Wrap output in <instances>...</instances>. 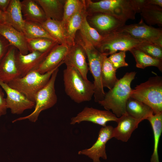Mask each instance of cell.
Here are the masks:
<instances>
[{"instance_id": "1", "label": "cell", "mask_w": 162, "mask_h": 162, "mask_svg": "<svg viewBox=\"0 0 162 162\" xmlns=\"http://www.w3.org/2000/svg\"><path fill=\"white\" fill-rule=\"evenodd\" d=\"M136 74L135 71L126 73L105 93L103 99L98 103L106 110H111L117 118L126 114V104L132 89L131 83Z\"/></svg>"}, {"instance_id": "2", "label": "cell", "mask_w": 162, "mask_h": 162, "mask_svg": "<svg viewBox=\"0 0 162 162\" xmlns=\"http://www.w3.org/2000/svg\"><path fill=\"white\" fill-rule=\"evenodd\" d=\"M64 91L66 94L76 103L90 101L94 96L93 83L85 79L75 68L67 66L63 70Z\"/></svg>"}, {"instance_id": "3", "label": "cell", "mask_w": 162, "mask_h": 162, "mask_svg": "<svg viewBox=\"0 0 162 162\" xmlns=\"http://www.w3.org/2000/svg\"><path fill=\"white\" fill-rule=\"evenodd\" d=\"M85 2L88 14L104 13L126 22L135 19L137 13L133 0H103L97 2L88 0Z\"/></svg>"}, {"instance_id": "4", "label": "cell", "mask_w": 162, "mask_h": 162, "mask_svg": "<svg viewBox=\"0 0 162 162\" xmlns=\"http://www.w3.org/2000/svg\"><path fill=\"white\" fill-rule=\"evenodd\" d=\"M79 35L76 42L82 46L86 52L89 70L94 79V100L98 103L103 99L105 94L102 83L101 70L104 58L108 56L99 52L80 32Z\"/></svg>"}, {"instance_id": "5", "label": "cell", "mask_w": 162, "mask_h": 162, "mask_svg": "<svg viewBox=\"0 0 162 162\" xmlns=\"http://www.w3.org/2000/svg\"><path fill=\"white\" fill-rule=\"evenodd\" d=\"M130 98L150 107L154 114L162 112V77L156 76L136 85L130 92Z\"/></svg>"}, {"instance_id": "6", "label": "cell", "mask_w": 162, "mask_h": 162, "mask_svg": "<svg viewBox=\"0 0 162 162\" xmlns=\"http://www.w3.org/2000/svg\"><path fill=\"white\" fill-rule=\"evenodd\" d=\"M58 70V68L55 70L47 83L35 94L34 111L28 115L15 119L12 121L13 123L26 119L35 122L42 111L52 107L56 104L57 97L55 83Z\"/></svg>"}, {"instance_id": "7", "label": "cell", "mask_w": 162, "mask_h": 162, "mask_svg": "<svg viewBox=\"0 0 162 162\" xmlns=\"http://www.w3.org/2000/svg\"><path fill=\"white\" fill-rule=\"evenodd\" d=\"M59 67L44 74L35 70L32 71L23 76L14 79L8 84L34 102V97L37 93L47 83L52 73Z\"/></svg>"}, {"instance_id": "8", "label": "cell", "mask_w": 162, "mask_h": 162, "mask_svg": "<svg viewBox=\"0 0 162 162\" xmlns=\"http://www.w3.org/2000/svg\"><path fill=\"white\" fill-rule=\"evenodd\" d=\"M145 42L134 38L126 33L116 31L104 37L97 49L108 56L118 51H129Z\"/></svg>"}, {"instance_id": "9", "label": "cell", "mask_w": 162, "mask_h": 162, "mask_svg": "<svg viewBox=\"0 0 162 162\" xmlns=\"http://www.w3.org/2000/svg\"><path fill=\"white\" fill-rule=\"evenodd\" d=\"M117 31L127 33L136 40L162 47V30L144 23L142 18L137 23L125 25Z\"/></svg>"}, {"instance_id": "10", "label": "cell", "mask_w": 162, "mask_h": 162, "mask_svg": "<svg viewBox=\"0 0 162 162\" xmlns=\"http://www.w3.org/2000/svg\"><path fill=\"white\" fill-rule=\"evenodd\" d=\"M114 128L106 125L100 129L97 140L90 148L80 151L78 154L87 156L93 162H100V158L106 160V144L107 142L113 137Z\"/></svg>"}, {"instance_id": "11", "label": "cell", "mask_w": 162, "mask_h": 162, "mask_svg": "<svg viewBox=\"0 0 162 162\" xmlns=\"http://www.w3.org/2000/svg\"><path fill=\"white\" fill-rule=\"evenodd\" d=\"M118 118L110 111L86 107L76 116L71 118L70 124L74 125L82 122L87 121L104 127L109 122H117Z\"/></svg>"}, {"instance_id": "12", "label": "cell", "mask_w": 162, "mask_h": 162, "mask_svg": "<svg viewBox=\"0 0 162 162\" xmlns=\"http://www.w3.org/2000/svg\"><path fill=\"white\" fill-rule=\"evenodd\" d=\"M0 86L5 92L8 109L14 114H20L25 110L34 106L35 103L28 99L18 91L10 87L0 80Z\"/></svg>"}, {"instance_id": "13", "label": "cell", "mask_w": 162, "mask_h": 162, "mask_svg": "<svg viewBox=\"0 0 162 162\" xmlns=\"http://www.w3.org/2000/svg\"><path fill=\"white\" fill-rule=\"evenodd\" d=\"M92 15L89 20L92 27L104 37L117 31L125 25L126 22L108 14L99 13Z\"/></svg>"}, {"instance_id": "14", "label": "cell", "mask_w": 162, "mask_h": 162, "mask_svg": "<svg viewBox=\"0 0 162 162\" xmlns=\"http://www.w3.org/2000/svg\"><path fill=\"white\" fill-rule=\"evenodd\" d=\"M75 42L74 44L69 47L63 60L64 63L67 66L76 68L85 79H87L89 68L86 61V55L82 46Z\"/></svg>"}, {"instance_id": "15", "label": "cell", "mask_w": 162, "mask_h": 162, "mask_svg": "<svg viewBox=\"0 0 162 162\" xmlns=\"http://www.w3.org/2000/svg\"><path fill=\"white\" fill-rule=\"evenodd\" d=\"M16 49L14 46L10 45L0 62V80L7 84L21 77L16 60Z\"/></svg>"}, {"instance_id": "16", "label": "cell", "mask_w": 162, "mask_h": 162, "mask_svg": "<svg viewBox=\"0 0 162 162\" xmlns=\"http://www.w3.org/2000/svg\"><path fill=\"white\" fill-rule=\"evenodd\" d=\"M52 49L44 53L33 51L26 55L22 54L16 49L15 52L16 60L21 77L34 70Z\"/></svg>"}, {"instance_id": "17", "label": "cell", "mask_w": 162, "mask_h": 162, "mask_svg": "<svg viewBox=\"0 0 162 162\" xmlns=\"http://www.w3.org/2000/svg\"><path fill=\"white\" fill-rule=\"evenodd\" d=\"M69 47L63 45L58 44L54 47L34 70L44 74L64 63L63 60Z\"/></svg>"}, {"instance_id": "18", "label": "cell", "mask_w": 162, "mask_h": 162, "mask_svg": "<svg viewBox=\"0 0 162 162\" xmlns=\"http://www.w3.org/2000/svg\"><path fill=\"white\" fill-rule=\"evenodd\" d=\"M142 121L133 117L127 113L122 115L118 118L117 126L114 128L113 138L123 142H127Z\"/></svg>"}, {"instance_id": "19", "label": "cell", "mask_w": 162, "mask_h": 162, "mask_svg": "<svg viewBox=\"0 0 162 162\" xmlns=\"http://www.w3.org/2000/svg\"><path fill=\"white\" fill-rule=\"evenodd\" d=\"M0 34L23 55L28 53L26 38L23 33L4 22L0 23Z\"/></svg>"}, {"instance_id": "20", "label": "cell", "mask_w": 162, "mask_h": 162, "mask_svg": "<svg viewBox=\"0 0 162 162\" xmlns=\"http://www.w3.org/2000/svg\"><path fill=\"white\" fill-rule=\"evenodd\" d=\"M4 14L5 22L23 33L25 20L22 12L21 1L10 0L6 11Z\"/></svg>"}, {"instance_id": "21", "label": "cell", "mask_w": 162, "mask_h": 162, "mask_svg": "<svg viewBox=\"0 0 162 162\" xmlns=\"http://www.w3.org/2000/svg\"><path fill=\"white\" fill-rule=\"evenodd\" d=\"M87 13L85 0H82L78 9L68 20L65 26L70 46L74 44L76 32L80 30L84 17Z\"/></svg>"}, {"instance_id": "22", "label": "cell", "mask_w": 162, "mask_h": 162, "mask_svg": "<svg viewBox=\"0 0 162 162\" xmlns=\"http://www.w3.org/2000/svg\"><path fill=\"white\" fill-rule=\"evenodd\" d=\"M21 4L24 20L42 24L47 19L42 8L35 0H23Z\"/></svg>"}, {"instance_id": "23", "label": "cell", "mask_w": 162, "mask_h": 162, "mask_svg": "<svg viewBox=\"0 0 162 162\" xmlns=\"http://www.w3.org/2000/svg\"><path fill=\"white\" fill-rule=\"evenodd\" d=\"M50 36L59 44L70 47L66 30L61 21L47 19L41 24Z\"/></svg>"}, {"instance_id": "24", "label": "cell", "mask_w": 162, "mask_h": 162, "mask_svg": "<svg viewBox=\"0 0 162 162\" xmlns=\"http://www.w3.org/2000/svg\"><path fill=\"white\" fill-rule=\"evenodd\" d=\"M41 7L47 19L61 21L65 0H35Z\"/></svg>"}, {"instance_id": "25", "label": "cell", "mask_w": 162, "mask_h": 162, "mask_svg": "<svg viewBox=\"0 0 162 162\" xmlns=\"http://www.w3.org/2000/svg\"><path fill=\"white\" fill-rule=\"evenodd\" d=\"M126 113L133 117L142 121L154 114L152 109L143 102L130 98L126 106Z\"/></svg>"}, {"instance_id": "26", "label": "cell", "mask_w": 162, "mask_h": 162, "mask_svg": "<svg viewBox=\"0 0 162 162\" xmlns=\"http://www.w3.org/2000/svg\"><path fill=\"white\" fill-rule=\"evenodd\" d=\"M150 123L152 129L154 138V149L150 162H160L158 148L160 137L162 132V112L154 114L147 119Z\"/></svg>"}, {"instance_id": "27", "label": "cell", "mask_w": 162, "mask_h": 162, "mask_svg": "<svg viewBox=\"0 0 162 162\" xmlns=\"http://www.w3.org/2000/svg\"><path fill=\"white\" fill-rule=\"evenodd\" d=\"M129 51L135 59L137 68L144 69L147 67L153 66L162 71V60L153 58L136 47L132 49Z\"/></svg>"}, {"instance_id": "28", "label": "cell", "mask_w": 162, "mask_h": 162, "mask_svg": "<svg viewBox=\"0 0 162 162\" xmlns=\"http://www.w3.org/2000/svg\"><path fill=\"white\" fill-rule=\"evenodd\" d=\"M146 22L150 26L157 24L162 26V8L160 6L146 4L140 13Z\"/></svg>"}, {"instance_id": "29", "label": "cell", "mask_w": 162, "mask_h": 162, "mask_svg": "<svg viewBox=\"0 0 162 162\" xmlns=\"http://www.w3.org/2000/svg\"><path fill=\"white\" fill-rule=\"evenodd\" d=\"M116 70L105 56L103 61L101 70V81L103 87L112 89L118 80L116 76Z\"/></svg>"}, {"instance_id": "30", "label": "cell", "mask_w": 162, "mask_h": 162, "mask_svg": "<svg viewBox=\"0 0 162 162\" xmlns=\"http://www.w3.org/2000/svg\"><path fill=\"white\" fill-rule=\"evenodd\" d=\"M23 33L27 38H45L57 42L50 36L41 24L38 22L25 20Z\"/></svg>"}, {"instance_id": "31", "label": "cell", "mask_w": 162, "mask_h": 162, "mask_svg": "<svg viewBox=\"0 0 162 162\" xmlns=\"http://www.w3.org/2000/svg\"><path fill=\"white\" fill-rule=\"evenodd\" d=\"M87 13L83 18L80 32L83 34L97 49L100 46L104 37L91 26L87 20Z\"/></svg>"}, {"instance_id": "32", "label": "cell", "mask_w": 162, "mask_h": 162, "mask_svg": "<svg viewBox=\"0 0 162 162\" xmlns=\"http://www.w3.org/2000/svg\"><path fill=\"white\" fill-rule=\"evenodd\" d=\"M26 38L29 52L37 51L45 52L51 49L57 44V42L45 38Z\"/></svg>"}, {"instance_id": "33", "label": "cell", "mask_w": 162, "mask_h": 162, "mask_svg": "<svg viewBox=\"0 0 162 162\" xmlns=\"http://www.w3.org/2000/svg\"><path fill=\"white\" fill-rule=\"evenodd\" d=\"M82 1L79 0H65L64 7L63 17L61 21L64 28L68 20L78 9Z\"/></svg>"}, {"instance_id": "34", "label": "cell", "mask_w": 162, "mask_h": 162, "mask_svg": "<svg viewBox=\"0 0 162 162\" xmlns=\"http://www.w3.org/2000/svg\"><path fill=\"white\" fill-rule=\"evenodd\" d=\"M151 57L162 60V47L155 44L145 42L136 47Z\"/></svg>"}, {"instance_id": "35", "label": "cell", "mask_w": 162, "mask_h": 162, "mask_svg": "<svg viewBox=\"0 0 162 162\" xmlns=\"http://www.w3.org/2000/svg\"><path fill=\"white\" fill-rule=\"evenodd\" d=\"M126 52L120 51L118 52H115L110 55L108 59L114 68L116 70L124 67H127L128 64L125 60Z\"/></svg>"}, {"instance_id": "36", "label": "cell", "mask_w": 162, "mask_h": 162, "mask_svg": "<svg viewBox=\"0 0 162 162\" xmlns=\"http://www.w3.org/2000/svg\"><path fill=\"white\" fill-rule=\"evenodd\" d=\"M10 46L8 40L0 34V62L7 52Z\"/></svg>"}, {"instance_id": "37", "label": "cell", "mask_w": 162, "mask_h": 162, "mask_svg": "<svg viewBox=\"0 0 162 162\" xmlns=\"http://www.w3.org/2000/svg\"><path fill=\"white\" fill-rule=\"evenodd\" d=\"M2 89L0 86V117L6 114L8 109L6 98Z\"/></svg>"}, {"instance_id": "38", "label": "cell", "mask_w": 162, "mask_h": 162, "mask_svg": "<svg viewBox=\"0 0 162 162\" xmlns=\"http://www.w3.org/2000/svg\"><path fill=\"white\" fill-rule=\"evenodd\" d=\"M10 0H0V10L4 13L6 10Z\"/></svg>"}, {"instance_id": "39", "label": "cell", "mask_w": 162, "mask_h": 162, "mask_svg": "<svg viewBox=\"0 0 162 162\" xmlns=\"http://www.w3.org/2000/svg\"><path fill=\"white\" fill-rule=\"evenodd\" d=\"M147 4L157 5L162 8V0H147Z\"/></svg>"}, {"instance_id": "40", "label": "cell", "mask_w": 162, "mask_h": 162, "mask_svg": "<svg viewBox=\"0 0 162 162\" xmlns=\"http://www.w3.org/2000/svg\"><path fill=\"white\" fill-rule=\"evenodd\" d=\"M4 22H5V21L4 14L0 10V23Z\"/></svg>"}]
</instances>
